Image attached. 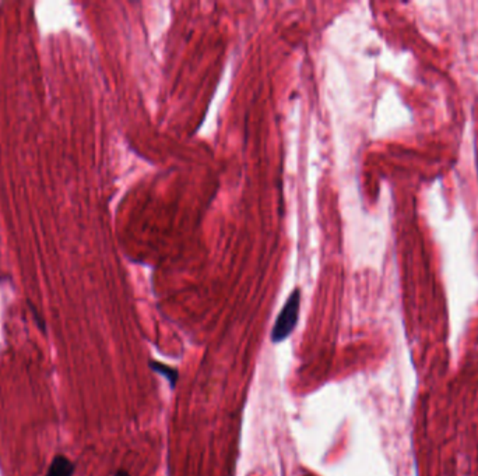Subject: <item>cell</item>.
Instances as JSON below:
<instances>
[{"instance_id":"cell-2","label":"cell","mask_w":478,"mask_h":476,"mask_svg":"<svg viewBox=\"0 0 478 476\" xmlns=\"http://www.w3.org/2000/svg\"><path fill=\"white\" fill-rule=\"evenodd\" d=\"M73 472H74V464L69 458L63 455H57L53 458L47 476H72Z\"/></svg>"},{"instance_id":"cell-4","label":"cell","mask_w":478,"mask_h":476,"mask_svg":"<svg viewBox=\"0 0 478 476\" xmlns=\"http://www.w3.org/2000/svg\"><path fill=\"white\" fill-rule=\"evenodd\" d=\"M115 476H129V474L125 472V471H119V472H116V475Z\"/></svg>"},{"instance_id":"cell-3","label":"cell","mask_w":478,"mask_h":476,"mask_svg":"<svg viewBox=\"0 0 478 476\" xmlns=\"http://www.w3.org/2000/svg\"><path fill=\"white\" fill-rule=\"evenodd\" d=\"M152 368L157 371V373H159V374H162L164 377H166L168 381L171 383V387H175L176 380H178V371L172 369L171 366H166V365L159 364V362H153Z\"/></svg>"},{"instance_id":"cell-5","label":"cell","mask_w":478,"mask_h":476,"mask_svg":"<svg viewBox=\"0 0 478 476\" xmlns=\"http://www.w3.org/2000/svg\"><path fill=\"white\" fill-rule=\"evenodd\" d=\"M305 476H312V475H305Z\"/></svg>"},{"instance_id":"cell-1","label":"cell","mask_w":478,"mask_h":476,"mask_svg":"<svg viewBox=\"0 0 478 476\" xmlns=\"http://www.w3.org/2000/svg\"><path fill=\"white\" fill-rule=\"evenodd\" d=\"M300 306H301V292L300 289H295L288 301L285 302L281 313L278 315L277 321L274 324L273 332H271V339L274 342H280L285 339L292 330L295 328V324L298 321V315H300Z\"/></svg>"}]
</instances>
